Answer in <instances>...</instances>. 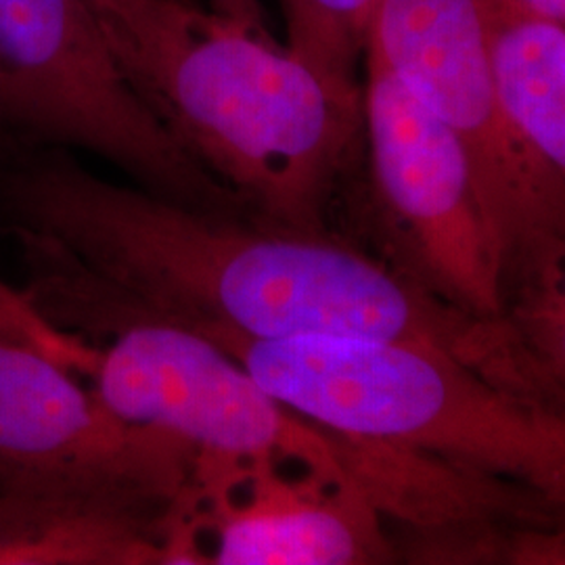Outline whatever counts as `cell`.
<instances>
[{"mask_svg": "<svg viewBox=\"0 0 565 565\" xmlns=\"http://www.w3.org/2000/svg\"><path fill=\"white\" fill-rule=\"evenodd\" d=\"M0 202L13 226L191 327L260 340H401L459 356L478 321L329 231L191 207L105 181L63 156L11 170Z\"/></svg>", "mask_w": 565, "mask_h": 565, "instance_id": "6da1fadb", "label": "cell"}, {"mask_svg": "<svg viewBox=\"0 0 565 565\" xmlns=\"http://www.w3.org/2000/svg\"><path fill=\"white\" fill-rule=\"evenodd\" d=\"M135 86L247 216L327 231L364 139L363 84L327 81L268 32L182 2Z\"/></svg>", "mask_w": 565, "mask_h": 565, "instance_id": "7a4b0ae2", "label": "cell"}, {"mask_svg": "<svg viewBox=\"0 0 565 565\" xmlns=\"http://www.w3.org/2000/svg\"><path fill=\"white\" fill-rule=\"evenodd\" d=\"M277 403L333 434L403 446L520 486L565 515V415L429 343L198 327Z\"/></svg>", "mask_w": 565, "mask_h": 565, "instance_id": "3957f363", "label": "cell"}, {"mask_svg": "<svg viewBox=\"0 0 565 565\" xmlns=\"http://www.w3.org/2000/svg\"><path fill=\"white\" fill-rule=\"evenodd\" d=\"M21 287L53 342L121 424L216 457L277 455L348 476L340 440L277 403L193 327L126 294L55 243L13 226Z\"/></svg>", "mask_w": 565, "mask_h": 565, "instance_id": "277c9868", "label": "cell"}, {"mask_svg": "<svg viewBox=\"0 0 565 565\" xmlns=\"http://www.w3.org/2000/svg\"><path fill=\"white\" fill-rule=\"evenodd\" d=\"M0 121L90 151L166 200L245 214L142 99L86 0H0Z\"/></svg>", "mask_w": 565, "mask_h": 565, "instance_id": "5b68a950", "label": "cell"}, {"mask_svg": "<svg viewBox=\"0 0 565 565\" xmlns=\"http://www.w3.org/2000/svg\"><path fill=\"white\" fill-rule=\"evenodd\" d=\"M364 53L382 61L463 147L507 281L565 231V186L507 109L484 0H377Z\"/></svg>", "mask_w": 565, "mask_h": 565, "instance_id": "8992f818", "label": "cell"}, {"mask_svg": "<svg viewBox=\"0 0 565 565\" xmlns=\"http://www.w3.org/2000/svg\"><path fill=\"white\" fill-rule=\"evenodd\" d=\"M363 61L371 198L387 263L473 319L499 317L505 264L463 147L382 61Z\"/></svg>", "mask_w": 565, "mask_h": 565, "instance_id": "52a82bcc", "label": "cell"}, {"mask_svg": "<svg viewBox=\"0 0 565 565\" xmlns=\"http://www.w3.org/2000/svg\"><path fill=\"white\" fill-rule=\"evenodd\" d=\"M398 557L352 478L289 457L195 455L166 565H366Z\"/></svg>", "mask_w": 565, "mask_h": 565, "instance_id": "ba28073f", "label": "cell"}, {"mask_svg": "<svg viewBox=\"0 0 565 565\" xmlns=\"http://www.w3.org/2000/svg\"><path fill=\"white\" fill-rule=\"evenodd\" d=\"M195 450L121 424L53 342L23 289L0 277V480L120 467L186 482Z\"/></svg>", "mask_w": 565, "mask_h": 565, "instance_id": "9c48e42d", "label": "cell"}, {"mask_svg": "<svg viewBox=\"0 0 565 565\" xmlns=\"http://www.w3.org/2000/svg\"><path fill=\"white\" fill-rule=\"evenodd\" d=\"M186 482L93 467L0 480V565H166Z\"/></svg>", "mask_w": 565, "mask_h": 565, "instance_id": "30bf717a", "label": "cell"}, {"mask_svg": "<svg viewBox=\"0 0 565 565\" xmlns=\"http://www.w3.org/2000/svg\"><path fill=\"white\" fill-rule=\"evenodd\" d=\"M484 11L507 109L565 186V30L518 0H484Z\"/></svg>", "mask_w": 565, "mask_h": 565, "instance_id": "8fae6325", "label": "cell"}, {"mask_svg": "<svg viewBox=\"0 0 565 565\" xmlns=\"http://www.w3.org/2000/svg\"><path fill=\"white\" fill-rule=\"evenodd\" d=\"M461 361L509 394L565 415V249L545 303L507 302L499 317L478 319Z\"/></svg>", "mask_w": 565, "mask_h": 565, "instance_id": "7c38bea8", "label": "cell"}, {"mask_svg": "<svg viewBox=\"0 0 565 565\" xmlns=\"http://www.w3.org/2000/svg\"><path fill=\"white\" fill-rule=\"evenodd\" d=\"M287 51L343 86H361L369 21L377 0H279Z\"/></svg>", "mask_w": 565, "mask_h": 565, "instance_id": "4fadbf2b", "label": "cell"}, {"mask_svg": "<svg viewBox=\"0 0 565 565\" xmlns=\"http://www.w3.org/2000/svg\"><path fill=\"white\" fill-rule=\"evenodd\" d=\"M128 78L141 76L162 44L181 0H86Z\"/></svg>", "mask_w": 565, "mask_h": 565, "instance_id": "5bb4252c", "label": "cell"}, {"mask_svg": "<svg viewBox=\"0 0 565 565\" xmlns=\"http://www.w3.org/2000/svg\"><path fill=\"white\" fill-rule=\"evenodd\" d=\"M210 11L245 28L268 32L264 23L263 0H210Z\"/></svg>", "mask_w": 565, "mask_h": 565, "instance_id": "9a60e30c", "label": "cell"}, {"mask_svg": "<svg viewBox=\"0 0 565 565\" xmlns=\"http://www.w3.org/2000/svg\"><path fill=\"white\" fill-rule=\"evenodd\" d=\"M527 11L565 30V0H518Z\"/></svg>", "mask_w": 565, "mask_h": 565, "instance_id": "2e32d148", "label": "cell"}]
</instances>
